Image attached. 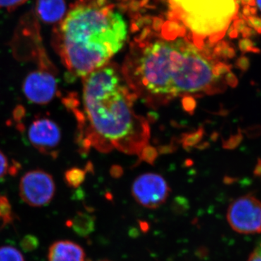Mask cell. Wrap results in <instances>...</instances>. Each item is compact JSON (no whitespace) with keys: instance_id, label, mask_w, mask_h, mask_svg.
I'll return each instance as SVG.
<instances>
[{"instance_id":"7","label":"cell","mask_w":261,"mask_h":261,"mask_svg":"<svg viewBox=\"0 0 261 261\" xmlns=\"http://www.w3.org/2000/svg\"><path fill=\"white\" fill-rule=\"evenodd\" d=\"M57 69L39 66L24 79L23 92L27 99L34 104L44 106L58 95Z\"/></svg>"},{"instance_id":"4","label":"cell","mask_w":261,"mask_h":261,"mask_svg":"<svg viewBox=\"0 0 261 261\" xmlns=\"http://www.w3.org/2000/svg\"><path fill=\"white\" fill-rule=\"evenodd\" d=\"M172 25L181 32L196 47L215 44L224 38L233 20L238 18V0H168Z\"/></svg>"},{"instance_id":"6","label":"cell","mask_w":261,"mask_h":261,"mask_svg":"<svg viewBox=\"0 0 261 261\" xmlns=\"http://www.w3.org/2000/svg\"><path fill=\"white\" fill-rule=\"evenodd\" d=\"M56 185L51 175L42 169L29 171L20 178L19 194L32 207H43L53 200Z\"/></svg>"},{"instance_id":"15","label":"cell","mask_w":261,"mask_h":261,"mask_svg":"<svg viewBox=\"0 0 261 261\" xmlns=\"http://www.w3.org/2000/svg\"><path fill=\"white\" fill-rule=\"evenodd\" d=\"M65 182L70 187H78L84 180V173L79 168L68 170L65 174Z\"/></svg>"},{"instance_id":"21","label":"cell","mask_w":261,"mask_h":261,"mask_svg":"<svg viewBox=\"0 0 261 261\" xmlns=\"http://www.w3.org/2000/svg\"><path fill=\"white\" fill-rule=\"evenodd\" d=\"M237 67L242 71H247L250 66V61L248 58L245 56L240 57L237 61Z\"/></svg>"},{"instance_id":"8","label":"cell","mask_w":261,"mask_h":261,"mask_svg":"<svg viewBox=\"0 0 261 261\" xmlns=\"http://www.w3.org/2000/svg\"><path fill=\"white\" fill-rule=\"evenodd\" d=\"M27 137L37 150L46 155L56 157L61 145L62 132L56 121L46 116H36L27 129Z\"/></svg>"},{"instance_id":"14","label":"cell","mask_w":261,"mask_h":261,"mask_svg":"<svg viewBox=\"0 0 261 261\" xmlns=\"http://www.w3.org/2000/svg\"><path fill=\"white\" fill-rule=\"evenodd\" d=\"M0 261H25L23 254L13 246L0 247Z\"/></svg>"},{"instance_id":"16","label":"cell","mask_w":261,"mask_h":261,"mask_svg":"<svg viewBox=\"0 0 261 261\" xmlns=\"http://www.w3.org/2000/svg\"><path fill=\"white\" fill-rule=\"evenodd\" d=\"M16 173L17 168L10 166L8 157L0 150V180L4 178L8 174H15Z\"/></svg>"},{"instance_id":"24","label":"cell","mask_w":261,"mask_h":261,"mask_svg":"<svg viewBox=\"0 0 261 261\" xmlns=\"http://www.w3.org/2000/svg\"><path fill=\"white\" fill-rule=\"evenodd\" d=\"M254 174L256 176H261V159H258L257 161V165L254 170Z\"/></svg>"},{"instance_id":"1","label":"cell","mask_w":261,"mask_h":261,"mask_svg":"<svg viewBox=\"0 0 261 261\" xmlns=\"http://www.w3.org/2000/svg\"><path fill=\"white\" fill-rule=\"evenodd\" d=\"M163 37L145 46L122 68L137 99L158 108L178 97L224 92L231 65L216 61L187 39L164 32Z\"/></svg>"},{"instance_id":"10","label":"cell","mask_w":261,"mask_h":261,"mask_svg":"<svg viewBox=\"0 0 261 261\" xmlns=\"http://www.w3.org/2000/svg\"><path fill=\"white\" fill-rule=\"evenodd\" d=\"M84 249L69 240H59L51 244L48 251L49 261H85Z\"/></svg>"},{"instance_id":"5","label":"cell","mask_w":261,"mask_h":261,"mask_svg":"<svg viewBox=\"0 0 261 261\" xmlns=\"http://www.w3.org/2000/svg\"><path fill=\"white\" fill-rule=\"evenodd\" d=\"M226 219L236 232L261 233V201L252 194L239 197L228 206Z\"/></svg>"},{"instance_id":"19","label":"cell","mask_w":261,"mask_h":261,"mask_svg":"<svg viewBox=\"0 0 261 261\" xmlns=\"http://www.w3.org/2000/svg\"><path fill=\"white\" fill-rule=\"evenodd\" d=\"M28 0H0V8L13 10L25 4Z\"/></svg>"},{"instance_id":"25","label":"cell","mask_w":261,"mask_h":261,"mask_svg":"<svg viewBox=\"0 0 261 261\" xmlns=\"http://www.w3.org/2000/svg\"><path fill=\"white\" fill-rule=\"evenodd\" d=\"M242 3L244 5H247V6L254 7L255 4V0H241Z\"/></svg>"},{"instance_id":"20","label":"cell","mask_w":261,"mask_h":261,"mask_svg":"<svg viewBox=\"0 0 261 261\" xmlns=\"http://www.w3.org/2000/svg\"><path fill=\"white\" fill-rule=\"evenodd\" d=\"M247 25L253 29L257 34H261V18L260 17L254 16L249 17L245 19Z\"/></svg>"},{"instance_id":"23","label":"cell","mask_w":261,"mask_h":261,"mask_svg":"<svg viewBox=\"0 0 261 261\" xmlns=\"http://www.w3.org/2000/svg\"><path fill=\"white\" fill-rule=\"evenodd\" d=\"M243 19H246L249 17L254 16L257 14V9L255 7L247 6L245 5L243 10Z\"/></svg>"},{"instance_id":"18","label":"cell","mask_w":261,"mask_h":261,"mask_svg":"<svg viewBox=\"0 0 261 261\" xmlns=\"http://www.w3.org/2000/svg\"><path fill=\"white\" fill-rule=\"evenodd\" d=\"M239 47L242 53H252L255 54H260V49L256 47L255 43L252 42L251 39H247V38H244L243 39L240 40L239 43Z\"/></svg>"},{"instance_id":"9","label":"cell","mask_w":261,"mask_h":261,"mask_svg":"<svg viewBox=\"0 0 261 261\" xmlns=\"http://www.w3.org/2000/svg\"><path fill=\"white\" fill-rule=\"evenodd\" d=\"M132 192L134 198L141 205L156 209L165 203L171 190L161 175L145 173L136 178Z\"/></svg>"},{"instance_id":"13","label":"cell","mask_w":261,"mask_h":261,"mask_svg":"<svg viewBox=\"0 0 261 261\" xmlns=\"http://www.w3.org/2000/svg\"><path fill=\"white\" fill-rule=\"evenodd\" d=\"M15 214L11 204L6 196L0 195V226L4 228L13 224L15 221Z\"/></svg>"},{"instance_id":"2","label":"cell","mask_w":261,"mask_h":261,"mask_svg":"<svg viewBox=\"0 0 261 261\" xmlns=\"http://www.w3.org/2000/svg\"><path fill=\"white\" fill-rule=\"evenodd\" d=\"M82 100L70 94L64 104L78 123L77 143L82 152L120 151L140 154L145 151L150 128L137 114V97L121 70L108 64L82 78Z\"/></svg>"},{"instance_id":"27","label":"cell","mask_w":261,"mask_h":261,"mask_svg":"<svg viewBox=\"0 0 261 261\" xmlns=\"http://www.w3.org/2000/svg\"><path fill=\"white\" fill-rule=\"evenodd\" d=\"M98 261H111V260H106V259H104V260H98Z\"/></svg>"},{"instance_id":"11","label":"cell","mask_w":261,"mask_h":261,"mask_svg":"<svg viewBox=\"0 0 261 261\" xmlns=\"http://www.w3.org/2000/svg\"><path fill=\"white\" fill-rule=\"evenodd\" d=\"M36 13L45 23H59L66 14L65 0H37Z\"/></svg>"},{"instance_id":"22","label":"cell","mask_w":261,"mask_h":261,"mask_svg":"<svg viewBox=\"0 0 261 261\" xmlns=\"http://www.w3.org/2000/svg\"><path fill=\"white\" fill-rule=\"evenodd\" d=\"M247 261H261V242L254 248Z\"/></svg>"},{"instance_id":"17","label":"cell","mask_w":261,"mask_h":261,"mask_svg":"<svg viewBox=\"0 0 261 261\" xmlns=\"http://www.w3.org/2000/svg\"><path fill=\"white\" fill-rule=\"evenodd\" d=\"M39 242L36 237L33 235H27L24 237L20 242V247L25 252H32L35 250L39 246Z\"/></svg>"},{"instance_id":"26","label":"cell","mask_w":261,"mask_h":261,"mask_svg":"<svg viewBox=\"0 0 261 261\" xmlns=\"http://www.w3.org/2000/svg\"><path fill=\"white\" fill-rule=\"evenodd\" d=\"M255 3L257 5V8L261 10V0H255Z\"/></svg>"},{"instance_id":"12","label":"cell","mask_w":261,"mask_h":261,"mask_svg":"<svg viewBox=\"0 0 261 261\" xmlns=\"http://www.w3.org/2000/svg\"><path fill=\"white\" fill-rule=\"evenodd\" d=\"M67 226L82 238H87L93 232L95 227V217L87 213H78L73 219L67 221Z\"/></svg>"},{"instance_id":"3","label":"cell","mask_w":261,"mask_h":261,"mask_svg":"<svg viewBox=\"0 0 261 261\" xmlns=\"http://www.w3.org/2000/svg\"><path fill=\"white\" fill-rule=\"evenodd\" d=\"M127 34L121 13L80 3L55 28L53 45L69 74L84 78L109 63L124 45Z\"/></svg>"}]
</instances>
